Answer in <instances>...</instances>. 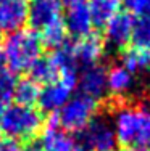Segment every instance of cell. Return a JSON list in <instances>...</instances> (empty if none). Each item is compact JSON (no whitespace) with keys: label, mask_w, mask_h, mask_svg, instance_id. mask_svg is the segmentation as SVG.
<instances>
[{"label":"cell","mask_w":150,"mask_h":151,"mask_svg":"<svg viewBox=\"0 0 150 151\" xmlns=\"http://www.w3.org/2000/svg\"><path fill=\"white\" fill-rule=\"evenodd\" d=\"M63 5L60 0H31L28 5L26 23L31 31L41 34L49 26L63 19Z\"/></svg>","instance_id":"5"},{"label":"cell","mask_w":150,"mask_h":151,"mask_svg":"<svg viewBox=\"0 0 150 151\" xmlns=\"http://www.w3.org/2000/svg\"><path fill=\"white\" fill-rule=\"evenodd\" d=\"M120 64L126 68L131 74L145 73L150 69V52L134 45H128L120 52Z\"/></svg>","instance_id":"15"},{"label":"cell","mask_w":150,"mask_h":151,"mask_svg":"<svg viewBox=\"0 0 150 151\" xmlns=\"http://www.w3.org/2000/svg\"><path fill=\"white\" fill-rule=\"evenodd\" d=\"M134 23V15H131L129 12H118L103 27L105 29V39H103L105 44L113 47L116 52L124 50L131 42Z\"/></svg>","instance_id":"7"},{"label":"cell","mask_w":150,"mask_h":151,"mask_svg":"<svg viewBox=\"0 0 150 151\" xmlns=\"http://www.w3.org/2000/svg\"><path fill=\"white\" fill-rule=\"evenodd\" d=\"M41 151H74L76 142L65 129L60 127L57 113L45 116V124L37 138Z\"/></svg>","instance_id":"6"},{"label":"cell","mask_w":150,"mask_h":151,"mask_svg":"<svg viewBox=\"0 0 150 151\" xmlns=\"http://www.w3.org/2000/svg\"><path fill=\"white\" fill-rule=\"evenodd\" d=\"M44 47L41 44L39 34L31 29H18L10 32L3 40V55L7 66L18 73H28L33 64L42 56Z\"/></svg>","instance_id":"2"},{"label":"cell","mask_w":150,"mask_h":151,"mask_svg":"<svg viewBox=\"0 0 150 151\" xmlns=\"http://www.w3.org/2000/svg\"><path fill=\"white\" fill-rule=\"evenodd\" d=\"M45 124V116L33 106L7 105L0 114L2 134L18 145L34 142L39 138Z\"/></svg>","instance_id":"1"},{"label":"cell","mask_w":150,"mask_h":151,"mask_svg":"<svg viewBox=\"0 0 150 151\" xmlns=\"http://www.w3.org/2000/svg\"><path fill=\"white\" fill-rule=\"evenodd\" d=\"M99 113V101L87 95H76L60 108L57 119L66 132H81Z\"/></svg>","instance_id":"3"},{"label":"cell","mask_w":150,"mask_h":151,"mask_svg":"<svg viewBox=\"0 0 150 151\" xmlns=\"http://www.w3.org/2000/svg\"><path fill=\"white\" fill-rule=\"evenodd\" d=\"M7 66V61H5V55H3V52L0 50V68Z\"/></svg>","instance_id":"24"},{"label":"cell","mask_w":150,"mask_h":151,"mask_svg":"<svg viewBox=\"0 0 150 151\" xmlns=\"http://www.w3.org/2000/svg\"><path fill=\"white\" fill-rule=\"evenodd\" d=\"M128 12L137 16H150V0H123Z\"/></svg>","instance_id":"21"},{"label":"cell","mask_w":150,"mask_h":151,"mask_svg":"<svg viewBox=\"0 0 150 151\" xmlns=\"http://www.w3.org/2000/svg\"><path fill=\"white\" fill-rule=\"evenodd\" d=\"M3 142H5V140H3V134H2V130H0V146H2Z\"/></svg>","instance_id":"27"},{"label":"cell","mask_w":150,"mask_h":151,"mask_svg":"<svg viewBox=\"0 0 150 151\" xmlns=\"http://www.w3.org/2000/svg\"><path fill=\"white\" fill-rule=\"evenodd\" d=\"M71 48H73V55L78 66L83 64L86 68V66L99 63V60L102 58L103 52H105V40H103L100 32L92 31L86 37L74 40L71 44Z\"/></svg>","instance_id":"8"},{"label":"cell","mask_w":150,"mask_h":151,"mask_svg":"<svg viewBox=\"0 0 150 151\" xmlns=\"http://www.w3.org/2000/svg\"><path fill=\"white\" fill-rule=\"evenodd\" d=\"M66 37H68V32H66L63 19L58 21V23H55V24H52V26H49L47 29H44L41 32V35H39L42 47L52 50V52L53 50H58L60 47L65 45L68 42Z\"/></svg>","instance_id":"18"},{"label":"cell","mask_w":150,"mask_h":151,"mask_svg":"<svg viewBox=\"0 0 150 151\" xmlns=\"http://www.w3.org/2000/svg\"><path fill=\"white\" fill-rule=\"evenodd\" d=\"M16 82V74L8 66L0 68V101L2 103H8L13 98Z\"/></svg>","instance_id":"20"},{"label":"cell","mask_w":150,"mask_h":151,"mask_svg":"<svg viewBox=\"0 0 150 151\" xmlns=\"http://www.w3.org/2000/svg\"><path fill=\"white\" fill-rule=\"evenodd\" d=\"M62 2V5H65V6H74V5H79V3H84V0H60Z\"/></svg>","instance_id":"23"},{"label":"cell","mask_w":150,"mask_h":151,"mask_svg":"<svg viewBox=\"0 0 150 151\" xmlns=\"http://www.w3.org/2000/svg\"><path fill=\"white\" fill-rule=\"evenodd\" d=\"M107 87L112 93L110 96H133V74L120 63L110 64L107 68Z\"/></svg>","instance_id":"13"},{"label":"cell","mask_w":150,"mask_h":151,"mask_svg":"<svg viewBox=\"0 0 150 151\" xmlns=\"http://www.w3.org/2000/svg\"><path fill=\"white\" fill-rule=\"evenodd\" d=\"M26 0H0V29L18 31L26 21Z\"/></svg>","instance_id":"12"},{"label":"cell","mask_w":150,"mask_h":151,"mask_svg":"<svg viewBox=\"0 0 150 151\" xmlns=\"http://www.w3.org/2000/svg\"><path fill=\"white\" fill-rule=\"evenodd\" d=\"M141 151H150V150H141Z\"/></svg>","instance_id":"30"},{"label":"cell","mask_w":150,"mask_h":151,"mask_svg":"<svg viewBox=\"0 0 150 151\" xmlns=\"http://www.w3.org/2000/svg\"><path fill=\"white\" fill-rule=\"evenodd\" d=\"M28 73H29L28 77L33 79L36 84L47 85V84H53V82H57L60 79V69H58L55 60H53V56L50 53L45 56L42 55L33 64V68Z\"/></svg>","instance_id":"16"},{"label":"cell","mask_w":150,"mask_h":151,"mask_svg":"<svg viewBox=\"0 0 150 151\" xmlns=\"http://www.w3.org/2000/svg\"><path fill=\"white\" fill-rule=\"evenodd\" d=\"M121 151H141V150H121Z\"/></svg>","instance_id":"28"},{"label":"cell","mask_w":150,"mask_h":151,"mask_svg":"<svg viewBox=\"0 0 150 151\" xmlns=\"http://www.w3.org/2000/svg\"><path fill=\"white\" fill-rule=\"evenodd\" d=\"M74 151H91V150L84 148V146H76V148H74Z\"/></svg>","instance_id":"25"},{"label":"cell","mask_w":150,"mask_h":151,"mask_svg":"<svg viewBox=\"0 0 150 151\" xmlns=\"http://www.w3.org/2000/svg\"><path fill=\"white\" fill-rule=\"evenodd\" d=\"M39 92H41L39 84H36L33 79H29V77H23L16 82L15 92H13V98H15L16 105L33 106L37 103Z\"/></svg>","instance_id":"17"},{"label":"cell","mask_w":150,"mask_h":151,"mask_svg":"<svg viewBox=\"0 0 150 151\" xmlns=\"http://www.w3.org/2000/svg\"><path fill=\"white\" fill-rule=\"evenodd\" d=\"M121 3L123 0H91L87 8L92 26H95L97 29H103L107 23L120 12Z\"/></svg>","instance_id":"14"},{"label":"cell","mask_w":150,"mask_h":151,"mask_svg":"<svg viewBox=\"0 0 150 151\" xmlns=\"http://www.w3.org/2000/svg\"><path fill=\"white\" fill-rule=\"evenodd\" d=\"M71 92H73V88H70L66 84H63L60 81L44 85V88L39 92V98H37L39 111L42 114L57 113V109H60L68 101Z\"/></svg>","instance_id":"10"},{"label":"cell","mask_w":150,"mask_h":151,"mask_svg":"<svg viewBox=\"0 0 150 151\" xmlns=\"http://www.w3.org/2000/svg\"><path fill=\"white\" fill-rule=\"evenodd\" d=\"M83 146L91 151H115L116 137L110 122V114L99 109L95 117L79 132Z\"/></svg>","instance_id":"4"},{"label":"cell","mask_w":150,"mask_h":151,"mask_svg":"<svg viewBox=\"0 0 150 151\" xmlns=\"http://www.w3.org/2000/svg\"><path fill=\"white\" fill-rule=\"evenodd\" d=\"M0 42H2V29H0Z\"/></svg>","instance_id":"29"},{"label":"cell","mask_w":150,"mask_h":151,"mask_svg":"<svg viewBox=\"0 0 150 151\" xmlns=\"http://www.w3.org/2000/svg\"><path fill=\"white\" fill-rule=\"evenodd\" d=\"M0 151H23L21 150V145H18L15 142H3L2 146H0Z\"/></svg>","instance_id":"22"},{"label":"cell","mask_w":150,"mask_h":151,"mask_svg":"<svg viewBox=\"0 0 150 151\" xmlns=\"http://www.w3.org/2000/svg\"><path fill=\"white\" fill-rule=\"evenodd\" d=\"M131 40L134 42V47L150 52V16H139L136 19Z\"/></svg>","instance_id":"19"},{"label":"cell","mask_w":150,"mask_h":151,"mask_svg":"<svg viewBox=\"0 0 150 151\" xmlns=\"http://www.w3.org/2000/svg\"><path fill=\"white\" fill-rule=\"evenodd\" d=\"M63 23H65L66 32L78 39L86 37L87 34H91L92 31V21H91V15H89V8L86 3H79V5L70 6L66 12V16L63 18Z\"/></svg>","instance_id":"11"},{"label":"cell","mask_w":150,"mask_h":151,"mask_svg":"<svg viewBox=\"0 0 150 151\" xmlns=\"http://www.w3.org/2000/svg\"><path fill=\"white\" fill-rule=\"evenodd\" d=\"M79 87L83 95H87L97 101L103 98L107 90V66L100 63L86 66L79 77Z\"/></svg>","instance_id":"9"},{"label":"cell","mask_w":150,"mask_h":151,"mask_svg":"<svg viewBox=\"0 0 150 151\" xmlns=\"http://www.w3.org/2000/svg\"><path fill=\"white\" fill-rule=\"evenodd\" d=\"M5 106H7V103H2V101H0V114L3 113V109H5Z\"/></svg>","instance_id":"26"}]
</instances>
